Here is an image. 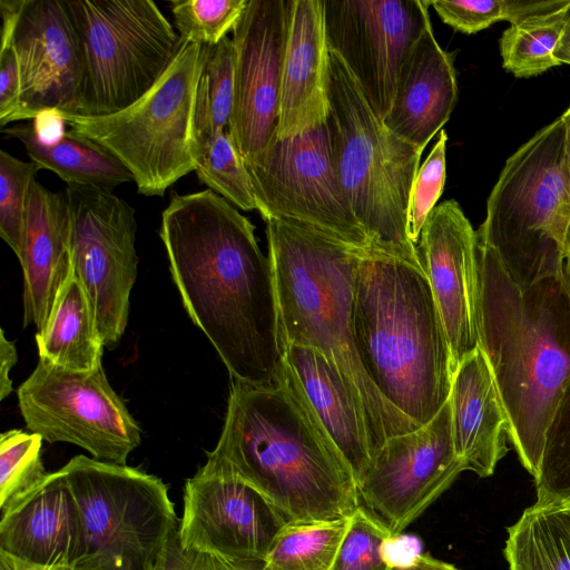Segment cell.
Segmentation results:
<instances>
[{
    "label": "cell",
    "mask_w": 570,
    "mask_h": 570,
    "mask_svg": "<svg viewBox=\"0 0 570 570\" xmlns=\"http://www.w3.org/2000/svg\"><path fill=\"white\" fill-rule=\"evenodd\" d=\"M255 227L210 189L174 195L159 235L193 322L208 337L232 381L265 384L282 365L275 277Z\"/></svg>",
    "instance_id": "cell-1"
},
{
    "label": "cell",
    "mask_w": 570,
    "mask_h": 570,
    "mask_svg": "<svg viewBox=\"0 0 570 570\" xmlns=\"http://www.w3.org/2000/svg\"><path fill=\"white\" fill-rule=\"evenodd\" d=\"M208 469L263 494L287 523L350 518L358 508L353 473L283 360L265 384L232 381L224 428Z\"/></svg>",
    "instance_id": "cell-2"
},
{
    "label": "cell",
    "mask_w": 570,
    "mask_h": 570,
    "mask_svg": "<svg viewBox=\"0 0 570 570\" xmlns=\"http://www.w3.org/2000/svg\"><path fill=\"white\" fill-rule=\"evenodd\" d=\"M479 347L492 371L523 468L538 474L544 432L570 377V295L564 274L522 289L478 243Z\"/></svg>",
    "instance_id": "cell-3"
},
{
    "label": "cell",
    "mask_w": 570,
    "mask_h": 570,
    "mask_svg": "<svg viewBox=\"0 0 570 570\" xmlns=\"http://www.w3.org/2000/svg\"><path fill=\"white\" fill-rule=\"evenodd\" d=\"M266 236L283 347H312L338 370L364 417L373 460L389 439L420 426L381 395L358 355L355 293L368 250L279 219L266 222Z\"/></svg>",
    "instance_id": "cell-4"
},
{
    "label": "cell",
    "mask_w": 570,
    "mask_h": 570,
    "mask_svg": "<svg viewBox=\"0 0 570 570\" xmlns=\"http://www.w3.org/2000/svg\"><path fill=\"white\" fill-rule=\"evenodd\" d=\"M360 358L381 395L419 426L448 402L453 368L444 325L420 265L368 250L355 293Z\"/></svg>",
    "instance_id": "cell-5"
},
{
    "label": "cell",
    "mask_w": 570,
    "mask_h": 570,
    "mask_svg": "<svg viewBox=\"0 0 570 570\" xmlns=\"http://www.w3.org/2000/svg\"><path fill=\"white\" fill-rule=\"evenodd\" d=\"M328 101L337 174L371 250L420 265L416 246L409 238L407 213L422 150L386 128L333 51Z\"/></svg>",
    "instance_id": "cell-6"
},
{
    "label": "cell",
    "mask_w": 570,
    "mask_h": 570,
    "mask_svg": "<svg viewBox=\"0 0 570 570\" xmlns=\"http://www.w3.org/2000/svg\"><path fill=\"white\" fill-rule=\"evenodd\" d=\"M570 181L556 119L510 156L489 195L478 243L491 247L522 289L564 272Z\"/></svg>",
    "instance_id": "cell-7"
},
{
    "label": "cell",
    "mask_w": 570,
    "mask_h": 570,
    "mask_svg": "<svg viewBox=\"0 0 570 570\" xmlns=\"http://www.w3.org/2000/svg\"><path fill=\"white\" fill-rule=\"evenodd\" d=\"M207 46L180 38L157 82L127 108L106 116L61 114L70 130L112 154L132 175L139 194L165 191L195 171V102Z\"/></svg>",
    "instance_id": "cell-8"
},
{
    "label": "cell",
    "mask_w": 570,
    "mask_h": 570,
    "mask_svg": "<svg viewBox=\"0 0 570 570\" xmlns=\"http://www.w3.org/2000/svg\"><path fill=\"white\" fill-rule=\"evenodd\" d=\"M81 56V116L120 111L144 96L180 37L153 0H65Z\"/></svg>",
    "instance_id": "cell-9"
},
{
    "label": "cell",
    "mask_w": 570,
    "mask_h": 570,
    "mask_svg": "<svg viewBox=\"0 0 570 570\" xmlns=\"http://www.w3.org/2000/svg\"><path fill=\"white\" fill-rule=\"evenodd\" d=\"M59 471L81 519L80 560L109 570H156L179 522L168 485L139 469L82 454Z\"/></svg>",
    "instance_id": "cell-10"
},
{
    "label": "cell",
    "mask_w": 570,
    "mask_h": 570,
    "mask_svg": "<svg viewBox=\"0 0 570 570\" xmlns=\"http://www.w3.org/2000/svg\"><path fill=\"white\" fill-rule=\"evenodd\" d=\"M246 167L265 222H288L371 250L337 174L327 120L294 137L275 135Z\"/></svg>",
    "instance_id": "cell-11"
},
{
    "label": "cell",
    "mask_w": 570,
    "mask_h": 570,
    "mask_svg": "<svg viewBox=\"0 0 570 570\" xmlns=\"http://www.w3.org/2000/svg\"><path fill=\"white\" fill-rule=\"evenodd\" d=\"M27 428L49 443L66 442L96 460L126 464L141 429L111 387L102 365L80 372L39 357L18 389Z\"/></svg>",
    "instance_id": "cell-12"
},
{
    "label": "cell",
    "mask_w": 570,
    "mask_h": 570,
    "mask_svg": "<svg viewBox=\"0 0 570 570\" xmlns=\"http://www.w3.org/2000/svg\"><path fill=\"white\" fill-rule=\"evenodd\" d=\"M72 273L82 285L105 346L127 326L137 276L135 209L111 190L69 184Z\"/></svg>",
    "instance_id": "cell-13"
},
{
    "label": "cell",
    "mask_w": 570,
    "mask_h": 570,
    "mask_svg": "<svg viewBox=\"0 0 570 570\" xmlns=\"http://www.w3.org/2000/svg\"><path fill=\"white\" fill-rule=\"evenodd\" d=\"M429 0H324L330 51L355 78L373 112L389 114L401 69L430 27Z\"/></svg>",
    "instance_id": "cell-14"
},
{
    "label": "cell",
    "mask_w": 570,
    "mask_h": 570,
    "mask_svg": "<svg viewBox=\"0 0 570 570\" xmlns=\"http://www.w3.org/2000/svg\"><path fill=\"white\" fill-rule=\"evenodd\" d=\"M463 471L448 400L429 423L389 439L375 454L357 484L358 507L400 537Z\"/></svg>",
    "instance_id": "cell-15"
},
{
    "label": "cell",
    "mask_w": 570,
    "mask_h": 570,
    "mask_svg": "<svg viewBox=\"0 0 570 570\" xmlns=\"http://www.w3.org/2000/svg\"><path fill=\"white\" fill-rule=\"evenodd\" d=\"M291 0H248L233 29L235 92L228 132L245 164L277 132Z\"/></svg>",
    "instance_id": "cell-16"
},
{
    "label": "cell",
    "mask_w": 570,
    "mask_h": 570,
    "mask_svg": "<svg viewBox=\"0 0 570 570\" xmlns=\"http://www.w3.org/2000/svg\"><path fill=\"white\" fill-rule=\"evenodd\" d=\"M286 524L263 494L232 475L202 465L185 482L177 527L184 550L265 561Z\"/></svg>",
    "instance_id": "cell-17"
},
{
    "label": "cell",
    "mask_w": 570,
    "mask_h": 570,
    "mask_svg": "<svg viewBox=\"0 0 570 570\" xmlns=\"http://www.w3.org/2000/svg\"><path fill=\"white\" fill-rule=\"evenodd\" d=\"M416 250L444 325L454 373L479 347L476 232L456 200L434 207Z\"/></svg>",
    "instance_id": "cell-18"
},
{
    "label": "cell",
    "mask_w": 570,
    "mask_h": 570,
    "mask_svg": "<svg viewBox=\"0 0 570 570\" xmlns=\"http://www.w3.org/2000/svg\"><path fill=\"white\" fill-rule=\"evenodd\" d=\"M11 46L20 75V120L78 115L82 56L65 0H26Z\"/></svg>",
    "instance_id": "cell-19"
},
{
    "label": "cell",
    "mask_w": 570,
    "mask_h": 570,
    "mask_svg": "<svg viewBox=\"0 0 570 570\" xmlns=\"http://www.w3.org/2000/svg\"><path fill=\"white\" fill-rule=\"evenodd\" d=\"M330 49L324 0H291L276 135L289 138L327 120Z\"/></svg>",
    "instance_id": "cell-20"
},
{
    "label": "cell",
    "mask_w": 570,
    "mask_h": 570,
    "mask_svg": "<svg viewBox=\"0 0 570 570\" xmlns=\"http://www.w3.org/2000/svg\"><path fill=\"white\" fill-rule=\"evenodd\" d=\"M0 549L42 567L70 566L82 557L80 514L59 470L1 514Z\"/></svg>",
    "instance_id": "cell-21"
},
{
    "label": "cell",
    "mask_w": 570,
    "mask_h": 570,
    "mask_svg": "<svg viewBox=\"0 0 570 570\" xmlns=\"http://www.w3.org/2000/svg\"><path fill=\"white\" fill-rule=\"evenodd\" d=\"M23 323L37 332L47 323L62 286L72 273L71 225L63 191L32 183L26 216Z\"/></svg>",
    "instance_id": "cell-22"
},
{
    "label": "cell",
    "mask_w": 570,
    "mask_h": 570,
    "mask_svg": "<svg viewBox=\"0 0 570 570\" xmlns=\"http://www.w3.org/2000/svg\"><path fill=\"white\" fill-rule=\"evenodd\" d=\"M449 403L456 455L465 470L481 478L492 475L508 452L510 423L480 347L455 368Z\"/></svg>",
    "instance_id": "cell-23"
},
{
    "label": "cell",
    "mask_w": 570,
    "mask_h": 570,
    "mask_svg": "<svg viewBox=\"0 0 570 570\" xmlns=\"http://www.w3.org/2000/svg\"><path fill=\"white\" fill-rule=\"evenodd\" d=\"M458 100L453 56L430 26L411 50L396 85L386 128L420 150L442 130Z\"/></svg>",
    "instance_id": "cell-24"
},
{
    "label": "cell",
    "mask_w": 570,
    "mask_h": 570,
    "mask_svg": "<svg viewBox=\"0 0 570 570\" xmlns=\"http://www.w3.org/2000/svg\"><path fill=\"white\" fill-rule=\"evenodd\" d=\"M283 360L320 423L347 462L356 487L372 462L367 428L338 370L318 351L285 345Z\"/></svg>",
    "instance_id": "cell-25"
},
{
    "label": "cell",
    "mask_w": 570,
    "mask_h": 570,
    "mask_svg": "<svg viewBox=\"0 0 570 570\" xmlns=\"http://www.w3.org/2000/svg\"><path fill=\"white\" fill-rule=\"evenodd\" d=\"M39 357L67 370L88 372L101 365L104 343L87 294L71 273L45 326L37 332Z\"/></svg>",
    "instance_id": "cell-26"
},
{
    "label": "cell",
    "mask_w": 570,
    "mask_h": 570,
    "mask_svg": "<svg viewBox=\"0 0 570 570\" xmlns=\"http://www.w3.org/2000/svg\"><path fill=\"white\" fill-rule=\"evenodd\" d=\"M1 131L18 139L31 161L53 171L67 185H92L111 190L132 181L130 171L112 154L72 130L51 142L41 141L31 125L11 126Z\"/></svg>",
    "instance_id": "cell-27"
},
{
    "label": "cell",
    "mask_w": 570,
    "mask_h": 570,
    "mask_svg": "<svg viewBox=\"0 0 570 570\" xmlns=\"http://www.w3.org/2000/svg\"><path fill=\"white\" fill-rule=\"evenodd\" d=\"M507 532L510 570H570V514L563 507L534 503Z\"/></svg>",
    "instance_id": "cell-28"
},
{
    "label": "cell",
    "mask_w": 570,
    "mask_h": 570,
    "mask_svg": "<svg viewBox=\"0 0 570 570\" xmlns=\"http://www.w3.org/2000/svg\"><path fill=\"white\" fill-rule=\"evenodd\" d=\"M350 518L287 523L266 556L267 570H331Z\"/></svg>",
    "instance_id": "cell-29"
},
{
    "label": "cell",
    "mask_w": 570,
    "mask_h": 570,
    "mask_svg": "<svg viewBox=\"0 0 570 570\" xmlns=\"http://www.w3.org/2000/svg\"><path fill=\"white\" fill-rule=\"evenodd\" d=\"M569 13L541 14L510 24L500 39L503 68L518 78H529L560 66L554 52Z\"/></svg>",
    "instance_id": "cell-30"
},
{
    "label": "cell",
    "mask_w": 570,
    "mask_h": 570,
    "mask_svg": "<svg viewBox=\"0 0 570 570\" xmlns=\"http://www.w3.org/2000/svg\"><path fill=\"white\" fill-rule=\"evenodd\" d=\"M235 47L225 37L207 53L197 86L195 131L198 149L209 138L227 129L234 105Z\"/></svg>",
    "instance_id": "cell-31"
},
{
    "label": "cell",
    "mask_w": 570,
    "mask_h": 570,
    "mask_svg": "<svg viewBox=\"0 0 570 570\" xmlns=\"http://www.w3.org/2000/svg\"><path fill=\"white\" fill-rule=\"evenodd\" d=\"M195 171L202 184L236 208L257 209L250 175L228 129L199 147Z\"/></svg>",
    "instance_id": "cell-32"
},
{
    "label": "cell",
    "mask_w": 570,
    "mask_h": 570,
    "mask_svg": "<svg viewBox=\"0 0 570 570\" xmlns=\"http://www.w3.org/2000/svg\"><path fill=\"white\" fill-rule=\"evenodd\" d=\"M534 481L537 504L560 507L570 501V377L548 422Z\"/></svg>",
    "instance_id": "cell-33"
},
{
    "label": "cell",
    "mask_w": 570,
    "mask_h": 570,
    "mask_svg": "<svg viewBox=\"0 0 570 570\" xmlns=\"http://www.w3.org/2000/svg\"><path fill=\"white\" fill-rule=\"evenodd\" d=\"M432 7L444 23L472 35L502 20L514 24L535 16L570 11V0H436Z\"/></svg>",
    "instance_id": "cell-34"
},
{
    "label": "cell",
    "mask_w": 570,
    "mask_h": 570,
    "mask_svg": "<svg viewBox=\"0 0 570 570\" xmlns=\"http://www.w3.org/2000/svg\"><path fill=\"white\" fill-rule=\"evenodd\" d=\"M43 439L13 429L0 435V512L3 514L49 476L41 460Z\"/></svg>",
    "instance_id": "cell-35"
},
{
    "label": "cell",
    "mask_w": 570,
    "mask_h": 570,
    "mask_svg": "<svg viewBox=\"0 0 570 570\" xmlns=\"http://www.w3.org/2000/svg\"><path fill=\"white\" fill-rule=\"evenodd\" d=\"M41 167L0 150V236L20 261L32 183Z\"/></svg>",
    "instance_id": "cell-36"
},
{
    "label": "cell",
    "mask_w": 570,
    "mask_h": 570,
    "mask_svg": "<svg viewBox=\"0 0 570 570\" xmlns=\"http://www.w3.org/2000/svg\"><path fill=\"white\" fill-rule=\"evenodd\" d=\"M247 2L248 0H173L170 10L181 39L215 46L233 31Z\"/></svg>",
    "instance_id": "cell-37"
},
{
    "label": "cell",
    "mask_w": 570,
    "mask_h": 570,
    "mask_svg": "<svg viewBox=\"0 0 570 570\" xmlns=\"http://www.w3.org/2000/svg\"><path fill=\"white\" fill-rule=\"evenodd\" d=\"M395 538L358 507L350 518L331 570H392L389 548Z\"/></svg>",
    "instance_id": "cell-38"
},
{
    "label": "cell",
    "mask_w": 570,
    "mask_h": 570,
    "mask_svg": "<svg viewBox=\"0 0 570 570\" xmlns=\"http://www.w3.org/2000/svg\"><path fill=\"white\" fill-rule=\"evenodd\" d=\"M446 142L448 135L442 129L413 181L409 203L407 229L409 238L415 246L429 215L443 193L446 177Z\"/></svg>",
    "instance_id": "cell-39"
},
{
    "label": "cell",
    "mask_w": 570,
    "mask_h": 570,
    "mask_svg": "<svg viewBox=\"0 0 570 570\" xmlns=\"http://www.w3.org/2000/svg\"><path fill=\"white\" fill-rule=\"evenodd\" d=\"M156 570H267V568L264 560H230L184 550L176 529L158 557Z\"/></svg>",
    "instance_id": "cell-40"
},
{
    "label": "cell",
    "mask_w": 570,
    "mask_h": 570,
    "mask_svg": "<svg viewBox=\"0 0 570 570\" xmlns=\"http://www.w3.org/2000/svg\"><path fill=\"white\" fill-rule=\"evenodd\" d=\"M20 120V75L12 46L0 51V126Z\"/></svg>",
    "instance_id": "cell-41"
},
{
    "label": "cell",
    "mask_w": 570,
    "mask_h": 570,
    "mask_svg": "<svg viewBox=\"0 0 570 570\" xmlns=\"http://www.w3.org/2000/svg\"><path fill=\"white\" fill-rule=\"evenodd\" d=\"M32 120L31 126L41 141L51 142L58 140L66 132L65 126L67 124L58 110L42 111Z\"/></svg>",
    "instance_id": "cell-42"
},
{
    "label": "cell",
    "mask_w": 570,
    "mask_h": 570,
    "mask_svg": "<svg viewBox=\"0 0 570 570\" xmlns=\"http://www.w3.org/2000/svg\"><path fill=\"white\" fill-rule=\"evenodd\" d=\"M18 361V353L13 342L9 341L4 331H0V400L12 392V381L9 376L11 368Z\"/></svg>",
    "instance_id": "cell-43"
},
{
    "label": "cell",
    "mask_w": 570,
    "mask_h": 570,
    "mask_svg": "<svg viewBox=\"0 0 570 570\" xmlns=\"http://www.w3.org/2000/svg\"><path fill=\"white\" fill-rule=\"evenodd\" d=\"M24 3L26 0H0L2 17L0 51L11 47L13 33Z\"/></svg>",
    "instance_id": "cell-44"
},
{
    "label": "cell",
    "mask_w": 570,
    "mask_h": 570,
    "mask_svg": "<svg viewBox=\"0 0 570 570\" xmlns=\"http://www.w3.org/2000/svg\"><path fill=\"white\" fill-rule=\"evenodd\" d=\"M392 570H460L455 566L439 560L429 553L414 554L405 563H396Z\"/></svg>",
    "instance_id": "cell-45"
},
{
    "label": "cell",
    "mask_w": 570,
    "mask_h": 570,
    "mask_svg": "<svg viewBox=\"0 0 570 570\" xmlns=\"http://www.w3.org/2000/svg\"><path fill=\"white\" fill-rule=\"evenodd\" d=\"M18 570H109L107 568L90 563L85 560H77L75 563L70 566H60V567H42L36 566L22 560L17 559Z\"/></svg>",
    "instance_id": "cell-46"
},
{
    "label": "cell",
    "mask_w": 570,
    "mask_h": 570,
    "mask_svg": "<svg viewBox=\"0 0 570 570\" xmlns=\"http://www.w3.org/2000/svg\"><path fill=\"white\" fill-rule=\"evenodd\" d=\"M563 127V158L570 181V107L559 117Z\"/></svg>",
    "instance_id": "cell-47"
},
{
    "label": "cell",
    "mask_w": 570,
    "mask_h": 570,
    "mask_svg": "<svg viewBox=\"0 0 570 570\" xmlns=\"http://www.w3.org/2000/svg\"><path fill=\"white\" fill-rule=\"evenodd\" d=\"M559 62L570 65V13L560 43L554 52Z\"/></svg>",
    "instance_id": "cell-48"
},
{
    "label": "cell",
    "mask_w": 570,
    "mask_h": 570,
    "mask_svg": "<svg viewBox=\"0 0 570 570\" xmlns=\"http://www.w3.org/2000/svg\"><path fill=\"white\" fill-rule=\"evenodd\" d=\"M0 570H18L17 560L13 556L0 549Z\"/></svg>",
    "instance_id": "cell-49"
},
{
    "label": "cell",
    "mask_w": 570,
    "mask_h": 570,
    "mask_svg": "<svg viewBox=\"0 0 570 570\" xmlns=\"http://www.w3.org/2000/svg\"><path fill=\"white\" fill-rule=\"evenodd\" d=\"M563 254H564V259L570 257V216H569L566 233H564Z\"/></svg>",
    "instance_id": "cell-50"
},
{
    "label": "cell",
    "mask_w": 570,
    "mask_h": 570,
    "mask_svg": "<svg viewBox=\"0 0 570 570\" xmlns=\"http://www.w3.org/2000/svg\"><path fill=\"white\" fill-rule=\"evenodd\" d=\"M563 274H564V279H566L567 287H568V292L570 295V257L566 258Z\"/></svg>",
    "instance_id": "cell-51"
},
{
    "label": "cell",
    "mask_w": 570,
    "mask_h": 570,
    "mask_svg": "<svg viewBox=\"0 0 570 570\" xmlns=\"http://www.w3.org/2000/svg\"><path fill=\"white\" fill-rule=\"evenodd\" d=\"M560 507H563V508L569 512V514H570V501H569V502H567V503H566V504H563V505H560Z\"/></svg>",
    "instance_id": "cell-52"
}]
</instances>
